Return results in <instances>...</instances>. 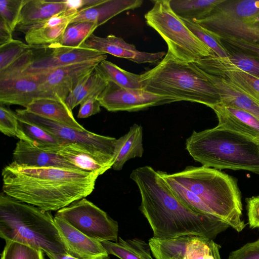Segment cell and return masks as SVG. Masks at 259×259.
<instances>
[{
    "label": "cell",
    "mask_w": 259,
    "mask_h": 259,
    "mask_svg": "<svg viewBox=\"0 0 259 259\" xmlns=\"http://www.w3.org/2000/svg\"><path fill=\"white\" fill-rule=\"evenodd\" d=\"M193 236L172 238H150L148 244L156 259H186L187 247Z\"/></svg>",
    "instance_id": "29"
},
{
    "label": "cell",
    "mask_w": 259,
    "mask_h": 259,
    "mask_svg": "<svg viewBox=\"0 0 259 259\" xmlns=\"http://www.w3.org/2000/svg\"><path fill=\"white\" fill-rule=\"evenodd\" d=\"M44 251L20 243L8 241L1 254V259H45Z\"/></svg>",
    "instance_id": "39"
},
{
    "label": "cell",
    "mask_w": 259,
    "mask_h": 259,
    "mask_svg": "<svg viewBox=\"0 0 259 259\" xmlns=\"http://www.w3.org/2000/svg\"><path fill=\"white\" fill-rule=\"evenodd\" d=\"M228 55L231 62L237 67L259 77V61L240 54L230 53Z\"/></svg>",
    "instance_id": "43"
},
{
    "label": "cell",
    "mask_w": 259,
    "mask_h": 259,
    "mask_svg": "<svg viewBox=\"0 0 259 259\" xmlns=\"http://www.w3.org/2000/svg\"><path fill=\"white\" fill-rule=\"evenodd\" d=\"M20 137L24 140L44 150L56 153L63 144L43 129L19 120Z\"/></svg>",
    "instance_id": "32"
},
{
    "label": "cell",
    "mask_w": 259,
    "mask_h": 259,
    "mask_svg": "<svg viewBox=\"0 0 259 259\" xmlns=\"http://www.w3.org/2000/svg\"><path fill=\"white\" fill-rule=\"evenodd\" d=\"M102 107L109 111H136L148 107L173 102L163 96L144 89L123 88L109 81L98 97Z\"/></svg>",
    "instance_id": "10"
},
{
    "label": "cell",
    "mask_w": 259,
    "mask_h": 259,
    "mask_svg": "<svg viewBox=\"0 0 259 259\" xmlns=\"http://www.w3.org/2000/svg\"><path fill=\"white\" fill-rule=\"evenodd\" d=\"M0 131L7 136L19 138V120L16 112L2 104H0Z\"/></svg>",
    "instance_id": "42"
},
{
    "label": "cell",
    "mask_w": 259,
    "mask_h": 259,
    "mask_svg": "<svg viewBox=\"0 0 259 259\" xmlns=\"http://www.w3.org/2000/svg\"><path fill=\"white\" fill-rule=\"evenodd\" d=\"M100 94H95L83 101L80 104L77 115L78 118H85L101 111V105L98 100Z\"/></svg>",
    "instance_id": "45"
},
{
    "label": "cell",
    "mask_w": 259,
    "mask_h": 259,
    "mask_svg": "<svg viewBox=\"0 0 259 259\" xmlns=\"http://www.w3.org/2000/svg\"><path fill=\"white\" fill-rule=\"evenodd\" d=\"M217 36L228 54H240L259 61L258 45L233 36Z\"/></svg>",
    "instance_id": "38"
},
{
    "label": "cell",
    "mask_w": 259,
    "mask_h": 259,
    "mask_svg": "<svg viewBox=\"0 0 259 259\" xmlns=\"http://www.w3.org/2000/svg\"><path fill=\"white\" fill-rule=\"evenodd\" d=\"M258 19H259V16H258Z\"/></svg>",
    "instance_id": "50"
},
{
    "label": "cell",
    "mask_w": 259,
    "mask_h": 259,
    "mask_svg": "<svg viewBox=\"0 0 259 259\" xmlns=\"http://www.w3.org/2000/svg\"><path fill=\"white\" fill-rule=\"evenodd\" d=\"M49 45L31 46L23 54L5 70L0 72V80L16 76L25 70L39 55L46 52Z\"/></svg>",
    "instance_id": "36"
},
{
    "label": "cell",
    "mask_w": 259,
    "mask_h": 259,
    "mask_svg": "<svg viewBox=\"0 0 259 259\" xmlns=\"http://www.w3.org/2000/svg\"><path fill=\"white\" fill-rule=\"evenodd\" d=\"M101 243L109 255L120 259H153L148 243L141 239L124 240L119 237L115 242L107 240Z\"/></svg>",
    "instance_id": "28"
},
{
    "label": "cell",
    "mask_w": 259,
    "mask_h": 259,
    "mask_svg": "<svg viewBox=\"0 0 259 259\" xmlns=\"http://www.w3.org/2000/svg\"><path fill=\"white\" fill-rule=\"evenodd\" d=\"M186 148L203 166L219 170H244L259 175V144L218 125L194 131L186 140Z\"/></svg>",
    "instance_id": "6"
},
{
    "label": "cell",
    "mask_w": 259,
    "mask_h": 259,
    "mask_svg": "<svg viewBox=\"0 0 259 259\" xmlns=\"http://www.w3.org/2000/svg\"><path fill=\"white\" fill-rule=\"evenodd\" d=\"M228 259H259V239L232 251Z\"/></svg>",
    "instance_id": "44"
},
{
    "label": "cell",
    "mask_w": 259,
    "mask_h": 259,
    "mask_svg": "<svg viewBox=\"0 0 259 259\" xmlns=\"http://www.w3.org/2000/svg\"><path fill=\"white\" fill-rule=\"evenodd\" d=\"M153 2L152 8L145 15L146 23L164 39L168 51L175 58L181 61L195 62L215 55L175 13L170 7V0Z\"/></svg>",
    "instance_id": "7"
},
{
    "label": "cell",
    "mask_w": 259,
    "mask_h": 259,
    "mask_svg": "<svg viewBox=\"0 0 259 259\" xmlns=\"http://www.w3.org/2000/svg\"><path fill=\"white\" fill-rule=\"evenodd\" d=\"M54 221L68 255L76 259H105L109 254L101 242L76 229L63 219Z\"/></svg>",
    "instance_id": "17"
},
{
    "label": "cell",
    "mask_w": 259,
    "mask_h": 259,
    "mask_svg": "<svg viewBox=\"0 0 259 259\" xmlns=\"http://www.w3.org/2000/svg\"><path fill=\"white\" fill-rule=\"evenodd\" d=\"M194 63L205 72L232 82L259 103V77L241 70L228 57L214 55Z\"/></svg>",
    "instance_id": "13"
},
{
    "label": "cell",
    "mask_w": 259,
    "mask_h": 259,
    "mask_svg": "<svg viewBox=\"0 0 259 259\" xmlns=\"http://www.w3.org/2000/svg\"><path fill=\"white\" fill-rule=\"evenodd\" d=\"M31 47V45L14 39L0 46V72L7 68Z\"/></svg>",
    "instance_id": "41"
},
{
    "label": "cell",
    "mask_w": 259,
    "mask_h": 259,
    "mask_svg": "<svg viewBox=\"0 0 259 259\" xmlns=\"http://www.w3.org/2000/svg\"><path fill=\"white\" fill-rule=\"evenodd\" d=\"M100 62L74 64L35 74L39 77L49 98L65 101L80 79L93 70Z\"/></svg>",
    "instance_id": "12"
},
{
    "label": "cell",
    "mask_w": 259,
    "mask_h": 259,
    "mask_svg": "<svg viewBox=\"0 0 259 259\" xmlns=\"http://www.w3.org/2000/svg\"><path fill=\"white\" fill-rule=\"evenodd\" d=\"M158 172L175 197L190 209L218 218L238 232L245 227L241 193L234 177L203 165L188 166L172 174Z\"/></svg>",
    "instance_id": "3"
},
{
    "label": "cell",
    "mask_w": 259,
    "mask_h": 259,
    "mask_svg": "<svg viewBox=\"0 0 259 259\" xmlns=\"http://www.w3.org/2000/svg\"><path fill=\"white\" fill-rule=\"evenodd\" d=\"M99 27L95 22L80 21L70 23L59 40L51 46L55 47H79Z\"/></svg>",
    "instance_id": "33"
},
{
    "label": "cell",
    "mask_w": 259,
    "mask_h": 259,
    "mask_svg": "<svg viewBox=\"0 0 259 259\" xmlns=\"http://www.w3.org/2000/svg\"><path fill=\"white\" fill-rule=\"evenodd\" d=\"M223 0H170V6L180 18L190 20L204 19L210 15Z\"/></svg>",
    "instance_id": "30"
},
{
    "label": "cell",
    "mask_w": 259,
    "mask_h": 259,
    "mask_svg": "<svg viewBox=\"0 0 259 259\" xmlns=\"http://www.w3.org/2000/svg\"><path fill=\"white\" fill-rule=\"evenodd\" d=\"M248 224L251 228H259V196L246 199Z\"/></svg>",
    "instance_id": "46"
},
{
    "label": "cell",
    "mask_w": 259,
    "mask_h": 259,
    "mask_svg": "<svg viewBox=\"0 0 259 259\" xmlns=\"http://www.w3.org/2000/svg\"><path fill=\"white\" fill-rule=\"evenodd\" d=\"M142 141L143 128L141 125L135 123L130 127L127 133L116 140L112 168L115 170H120L127 160L142 157L144 153Z\"/></svg>",
    "instance_id": "26"
},
{
    "label": "cell",
    "mask_w": 259,
    "mask_h": 259,
    "mask_svg": "<svg viewBox=\"0 0 259 259\" xmlns=\"http://www.w3.org/2000/svg\"><path fill=\"white\" fill-rule=\"evenodd\" d=\"M126 59L138 64L155 63L162 59L164 52L148 53L138 51L136 47L113 34L105 37L91 35L80 46Z\"/></svg>",
    "instance_id": "16"
},
{
    "label": "cell",
    "mask_w": 259,
    "mask_h": 259,
    "mask_svg": "<svg viewBox=\"0 0 259 259\" xmlns=\"http://www.w3.org/2000/svg\"><path fill=\"white\" fill-rule=\"evenodd\" d=\"M211 108L217 116L218 126L244 136L259 144V120L252 115L220 103Z\"/></svg>",
    "instance_id": "20"
},
{
    "label": "cell",
    "mask_w": 259,
    "mask_h": 259,
    "mask_svg": "<svg viewBox=\"0 0 259 259\" xmlns=\"http://www.w3.org/2000/svg\"><path fill=\"white\" fill-rule=\"evenodd\" d=\"M140 82L143 89L173 102L187 101L210 108L220 102L207 72L194 62L178 60L168 51L154 67L141 74Z\"/></svg>",
    "instance_id": "4"
},
{
    "label": "cell",
    "mask_w": 259,
    "mask_h": 259,
    "mask_svg": "<svg viewBox=\"0 0 259 259\" xmlns=\"http://www.w3.org/2000/svg\"><path fill=\"white\" fill-rule=\"evenodd\" d=\"M220 248L213 240L194 237L188 244L186 259H221Z\"/></svg>",
    "instance_id": "35"
},
{
    "label": "cell",
    "mask_w": 259,
    "mask_h": 259,
    "mask_svg": "<svg viewBox=\"0 0 259 259\" xmlns=\"http://www.w3.org/2000/svg\"><path fill=\"white\" fill-rule=\"evenodd\" d=\"M67 9L79 11L84 8L100 3L103 0H65Z\"/></svg>",
    "instance_id": "47"
},
{
    "label": "cell",
    "mask_w": 259,
    "mask_h": 259,
    "mask_svg": "<svg viewBox=\"0 0 259 259\" xmlns=\"http://www.w3.org/2000/svg\"><path fill=\"white\" fill-rule=\"evenodd\" d=\"M56 153L78 169L100 175L111 168L113 157L103 153L92 151L76 143H68L60 146Z\"/></svg>",
    "instance_id": "19"
},
{
    "label": "cell",
    "mask_w": 259,
    "mask_h": 259,
    "mask_svg": "<svg viewBox=\"0 0 259 259\" xmlns=\"http://www.w3.org/2000/svg\"><path fill=\"white\" fill-rule=\"evenodd\" d=\"M49 259H76L68 255H62L60 254L53 253L50 252H44ZM105 259H110L108 256Z\"/></svg>",
    "instance_id": "49"
},
{
    "label": "cell",
    "mask_w": 259,
    "mask_h": 259,
    "mask_svg": "<svg viewBox=\"0 0 259 259\" xmlns=\"http://www.w3.org/2000/svg\"><path fill=\"white\" fill-rule=\"evenodd\" d=\"M220 97L219 103L244 110L259 120V103L232 82L207 73Z\"/></svg>",
    "instance_id": "23"
},
{
    "label": "cell",
    "mask_w": 259,
    "mask_h": 259,
    "mask_svg": "<svg viewBox=\"0 0 259 259\" xmlns=\"http://www.w3.org/2000/svg\"><path fill=\"white\" fill-rule=\"evenodd\" d=\"M78 11L67 9L43 22L22 29L25 39L31 46L47 45L57 42Z\"/></svg>",
    "instance_id": "18"
},
{
    "label": "cell",
    "mask_w": 259,
    "mask_h": 259,
    "mask_svg": "<svg viewBox=\"0 0 259 259\" xmlns=\"http://www.w3.org/2000/svg\"><path fill=\"white\" fill-rule=\"evenodd\" d=\"M61 218L88 237L100 242L118 240V223L85 198L57 211Z\"/></svg>",
    "instance_id": "8"
},
{
    "label": "cell",
    "mask_w": 259,
    "mask_h": 259,
    "mask_svg": "<svg viewBox=\"0 0 259 259\" xmlns=\"http://www.w3.org/2000/svg\"><path fill=\"white\" fill-rule=\"evenodd\" d=\"M0 237L44 252L68 255L51 211L0 195Z\"/></svg>",
    "instance_id": "5"
},
{
    "label": "cell",
    "mask_w": 259,
    "mask_h": 259,
    "mask_svg": "<svg viewBox=\"0 0 259 259\" xmlns=\"http://www.w3.org/2000/svg\"><path fill=\"white\" fill-rule=\"evenodd\" d=\"M39 98H49L36 74L21 75L0 80V104L18 105L26 108Z\"/></svg>",
    "instance_id": "15"
},
{
    "label": "cell",
    "mask_w": 259,
    "mask_h": 259,
    "mask_svg": "<svg viewBox=\"0 0 259 259\" xmlns=\"http://www.w3.org/2000/svg\"><path fill=\"white\" fill-rule=\"evenodd\" d=\"M214 11L248 20L258 18L259 0H223Z\"/></svg>",
    "instance_id": "34"
},
{
    "label": "cell",
    "mask_w": 259,
    "mask_h": 259,
    "mask_svg": "<svg viewBox=\"0 0 259 259\" xmlns=\"http://www.w3.org/2000/svg\"><path fill=\"white\" fill-rule=\"evenodd\" d=\"M25 109L30 113L78 131L87 130L76 120L72 111L62 100L39 98L34 100Z\"/></svg>",
    "instance_id": "24"
},
{
    "label": "cell",
    "mask_w": 259,
    "mask_h": 259,
    "mask_svg": "<svg viewBox=\"0 0 259 259\" xmlns=\"http://www.w3.org/2000/svg\"><path fill=\"white\" fill-rule=\"evenodd\" d=\"M106 58V54L90 49L80 47H55L49 45L46 52L38 56L25 70L16 76L38 74L72 64L102 61Z\"/></svg>",
    "instance_id": "11"
},
{
    "label": "cell",
    "mask_w": 259,
    "mask_h": 259,
    "mask_svg": "<svg viewBox=\"0 0 259 259\" xmlns=\"http://www.w3.org/2000/svg\"><path fill=\"white\" fill-rule=\"evenodd\" d=\"M12 34L7 25L0 21V46L13 40Z\"/></svg>",
    "instance_id": "48"
},
{
    "label": "cell",
    "mask_w": 259,
    "mask_h": 259,
    "mask_svg": "<svg viewBox=\"0 0 259 259\" xmlns=\"http://www.w3.org/2000/svg\"><path fill=\"white\" fill-rule=\"evenodd\" d=\"M67 10L65 0H27L21 10L16 29L21 31Z\"/></svg>",
    "instance_id": "25"
},
{
    "label": "cell",
    "mask_w": 259,
    "mask_h": 259,
    "mask_svg": "<svg viewBox=\"0 0 259 259\" xmlns=\"http://www.w3.org/2000/svg\"><path fill=\"white\" fill-rule=\"evenodd\" d=\"M105 80L95 68L82 77L70 92L65 102L72 110L90 97L100 94L107 85Z\"/></svg>",
    "instance_id": "27"
},
{
    "label": "cell",
    "mask_w": 259,
    "mask_h": 259,
    "mask_svg": "<svg viewBox=\"0 0 259 259\" xmlns=\"http://www.w3.org/2000/svg\"><path fill=\"white\" fill-rule=\"evenodd\" d=\"M143 2L142 0H103L78 11L70 23L91 21L96 22L99 26L124 11L141 7Z\"/></svg>",
    "instance_id": "22"
},
{
    "label": "cell",
    "mask_w": 259,
    "mask_h": 259,
    "mask_svg": "<svg viewBox=\"0 0 259 259\" xmlns=\"http://www.w3.org/2000/svg\"><path fill=\"white\" fill-rule=\"evenodd\" d=\"M196 22L219 36L241 38L259 46V19L244 20L213 11L209 16Z\"/></svg>",
    "instance_id": "14"
},
{
    "label": "cell",
    "mask_w": 259,
    "mask_h": 259,
    "mask_svg": "<svg viewBox=\"0 0 259 259\" xmlns=\"http://www.w3.org/2000/svg\"><path fill=\"white\" fill-rule=\"evenodd\" d=\"M130 178L139 189V209L154 237L193 236L213 240L230 227L218 218L195 211L185 205L173 194L158 171L151 166L134 169Z\"/></svg>",
    "instance_id": "1"
},
{
    "label": "cell",
    "mask_w": 259,
    "mask_h": 259,
    "mask_svg": "<svg viewBox=\"0 0 259 259\" xmlns=\"http://www.w3.org/2000/svg\"><path fill=\"white\" fill-rule=\"evenodd\" d=\"M27 0H0V21L13 32L16 30L21 10Z\"/></svg>",
    "instance_id": "40"
},
{
    "label": "cell",
    "mask_w": 259,
    "mask_h": 259,
    "mask_svg": "<svg viewBox=\"0 0 259 259\" xmlns=\"http://www.w3.org/2000/svg\"><path fill=\"white\" fill-rule=\"evenodd\" d=\"M95 69L108 82H112L123 88L143 89L140 82L141 74L124 70L109 61H101Z\"/></svg>",
    "instance_id": "31"
},
{
    "label": "cell",
    "mask_w": 259,
    "mask_h": 259,
    "mask_svg": "<svg viewBox=\"0 0 259 259\" xmlns=\"http://www.w3.org/2000/svg\"><path fill=\"white\" fill-rule=\"evenodd\" d=\"M188 29L201 41L211 49L219 57H228L229 55L221 45L218 36L194 20L182 19Z\"/></svg>",
    "instance_id": "37"
},
{
    "label": "cell",
    "mask_w": 259,
    "mask_h": 259,
    "mask_svg": "<svg viewBox=\"0 0 259 259\" xmlns=\"http://www.w3.org/2000/svg\"><path fill=\"white\" fill-rule=\"evenodd\" d=\"M2 176L6 194L51 211L90 195L100 175L75 169L26 166L12 162L3 168Z\"/></svg>",
    "instance_id": "2"
},
{
    "label": "cell",
    "mask_w": 259,
    "mask_h": 259,
    "mask_svg": "<svg viewBox=\"0 0 259 259\" xmlns=\"http://www.w3.org/2000/svg\"><path fill=\"white\" fill-rule=\"evenodd\" d=\"M13 159L12 162L26 166L78 169L57 153L44 150L22 140L16 143Z\"/></svg>",
    "instance_id": "21"
},
{
    "label": "cell",
    "mask_w": 259,
    "mask_h": 259,
    "mask_svg": "<svg viewBox=\"0 0 259 259\" xmlns=\"http://www.w3.org/2000/svg\"><path fill=\"white\" fill-rule=\"evenodd\" d=\"M19 120L37 126L58 139L62 144L76 143L93 152L110 155L113 154L116 139L100 135L87 130L81 132L57 122L28 112L17 109Z\"/></svg>",
    "instance_id": "9"
}]
</instances>
